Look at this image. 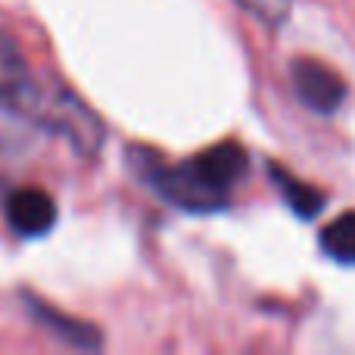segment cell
<instances>
[{"label":"cell","mask_w":355,"mask_h":355,"mask_svg":"<svg viewBox=\"0 0 355 355\" xmlns=\"http://www.w3.org/2000/svg\"><path fill=\"white\" fill-rule=\"evenodd\" d=\"M28 302H31L28 309H31V315H35L37 324H41L44 331H50L53 337H60L62 343L75 346V349H97L100 346V331L97 327L81 324V321L69 318V315L56 312V309H50L47 302H37V300H31V296H28Z\"/></svg>","instance_id":"6"},{"label":"cell","mask_w":355,"mask_h":355,"mask_svg":"<svg viewBox=\"0 0 355 355\" xmlns=\"http://www.w3.org/2000/svg\"><path fill=\"white\" fill-rule=\"evenodd\" d=\"M37 91H41V87L31 78V69H28V62H25L22 50L0 28V97L25 103V100H31Z\"/></svg>","instance_id":"5"},{"label":"cell","mask_w":355,"mask_h":355,"mask_svg":"<svg viewBox=\"0 0 355 355\" xmlns=\"http://www.w3.org/2000/svg\"><path fill=\"white\" fill-rule=\"evenodd\" d=\"M193 162L200 166V172L209 178L212 184H218L221 190L231 193L234 184L243 181L246 168H250V156L240 144L225 141V144H215V147L202 150L200 156H193Z\"/></svg>","instance_id":"4"},{"label":"cell","mask_w":355,"mask_h":355,"mask_svg":"<svg viewBox=\"0 0 355 355\" xmlns=\"http://www.w3.org/2000/svg\"><path fill=\"white\" fill-rule=\"evenodd\" d=\"M321 250L340 265H355V212H343L321 231Z\"/></svg>","instance_id":"8"},{"label":"cell","mask_w":355,"mask_h":355,"mask_svg":"<svg viewBox=\"0 0 355 355\" xmlns=\"http://www.w3.org/2000/svg\"><path fill=\"white\" fill-rule=\"evenodd\" d=\"M290 81H293L300 103L306 110L318 112V116L337 112L340 103L346 100V81L327 62L312 60V56H302V60H296L290 66Z\"/></svg>","instance_id":"2"},{"label":"cell","mask_w":355,"mask_h":355,"mask_svg":"<svg viewBox=\"0 0 355 355\" xmlns=\"http://www.w3.org/2000/svg\"><path fill=\"white\" fill-rule=\"evenodd\" d=\"M268 175H271V181H275V187L281 190V196L287 200V206L293 209L300 218H315V215L324 209V202H327L324 190L312 187L309 181H300V178H293L290 172H284L281 166H268Z\"/></svg>","instance_id":"7"},{"label":"cell","mask_w":355,"mask_h":355,"mask_svg":"<svg viewBox=\"0 0 355 355\" xmlns=\"http://www.w3.org/2000/svg\"><path fill=\"white\" fill-rule=\"evenodd\" d=\"M6 225L19 237H41L56 225V202L37 187H19L6 196Z\"/></svg>","instance_id":"3"},{"label":"cell","mask_w":355,"mask_h":355,"mask_svg":"<svg viewBox=\"0 0 355 355\" xmlns=\"http://www.w3.org/2000/svg\"><path fill=\"white\" fill-rule=\"evenodd\" d=\"M147 181L153 184L162 200H168L178 209H187V212H218L231 200V193L209 181L193 159L181 162V166H150Z\"/></svg>","instance_id":"1"},{"label":"cell","mask_w":355,"mask_h":355,"mask_svg":"<svg viewBox=\"0 0 355 355\" xmlns=\"http://www.w3.org/2000/svg\"><path fill=\"white\" fill-rule=\"evenodd\" d=\"M237 3L243 6V10H250L256 19H262L265 25L275 28V25H281L284 19L290 16V3H293V0H237Z\"/></svg>","instance_id":"9"}]
</instances>
